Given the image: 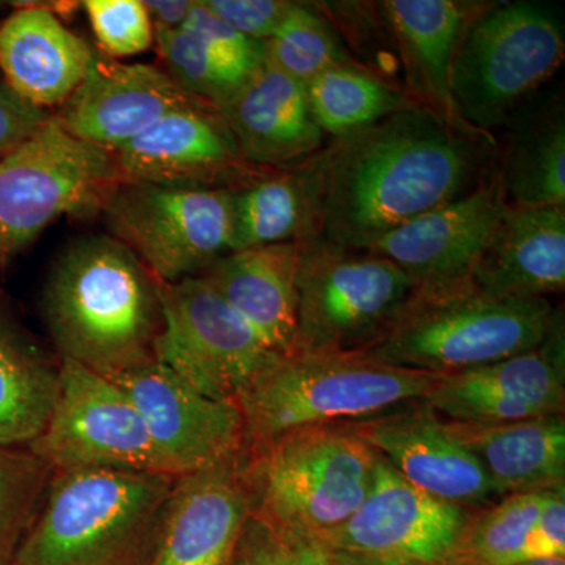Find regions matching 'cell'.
Returning <instances> with one entry per match:
<instances>
[{
	"instance_id": "cell-1",
	"label": "cell",
	"mask_w": 565,
	"mask_h": 565,
	"mask_svg": "<svg viewBox=\"0 0 565 565\" xmlns=\"http://www.w3.org/2000/svg\"><path fill=\"white\" fill-rule=\"evenodd\" d=\"M497 139L422 106L396 111L322 148L319 241L363 252L379 237L476 188Z\"/></svg>"
},
{
	"instance_id": "cell-7",
	"label": "cell",
	"mask_w": 565,
	"mask_h": 565,
	"mask_svg": "<svg viewBox=\"0 0 565 565\" xmlns=\"http://www.w3.org/2000/svg\"><path fill=\"white\" fill-rule=\"evenodd\" d=\"M564 57V20L552 6L484 3L465 28L452 62L457 117L471 131L494 139V129L533 102Z\"/></svg>"
},
{
	"instance_id": "cell-17",
	"label": "cell",
	"mask_w": 565,
	"mask_h": 565,
	"mask_svg": "<svg viewBox=\"0 0 565 565\" xmlns=\"http://www.w3.org/2000/svg\"><path fill=\"white\" fill-rule=\"evenodd\" d=\"M424 403L455 423H515L564 414V326L530 351L441 375Z\"/></svg>"
},
{
	"instance_id": "cell-23",
	"label": "cell",
	"mask_w": 565,
	"mask_h": 565,
	"mask_svg": "<svg viewBox=\"0 0 565 565\" xmlns=\"http://www.w3.org/2000/svg\"><path fill=\"white\" fill-rule=\"evenodd\" d=\"M497 299H546L565 288V207H509L471 274Z\"/></svg>"
},
{
	"instance_id": "cell-31",
	"label": "cell",
	"mask_w": 565,
	"mask_h": 565,
	"mask_svg": "<svg viewBox=\"0 0 565 565\" xmlns=\"http://www.w3.org/2000/svg\"><path fill=\"white\" fill-rule=\"evenodd\" d=\"M548 492V490H546ZM545 492L508 494L468 519L451 561L462 565H515L522 563L527 535L533 530Z\"/></svg>"
},
{
	"instance_id": "cell-21",
	"label": "cell",
	"mask_w": 565,
	"mask_h": 565,
	"mask_svg": "<svg viewBox=\"0 0 565 565\" xmlns=\"http://www.w3.org/2000/svg\"><path fill=\"white\" fill-rule=\"evenodd\" d=\"M221 111L245 161L262 169L299 166L323 148L307 87L267 58Z\"/></svg>"
},
{
	"instance_id": "cell-43",
	"label": "cell",
	"mask_w": 565,
	"mask_h": 565,
	"mask_svg": "<svg viewBox=\"0 0 565 565\" xmlns=\"http://www.w3.org/2000/svg\"><path fill=\"white\" fill-rule=\"evenodd\" d=\"M412 565H427V564H412Z\"/></svg>"
},
{
	"instance_id": "cell-26",
	"label": "cell",
	"mask_w": 565,
	"mask_h": 565,
	"mask_svg": "<svg viewBox=\"0 0 565 565\" xmlns=\"http://www.w3.org/2000/svg\"><path fill=\"white\" fill-rule=\"evenodd\" d=\"M448 424L501 498L565 487L564 414L515 423Z\"/></svg>"
},
{
	"instance_id": "cell-4",
	"label": "cell",
	"mask_w": 565,
	"mask_h": 565,
	"mask_svg": "<svg viewBox=\"0 0 565 565\" xmlns=\"http://www.w3.org/2000/svg\"><path fill=\"white\" fill-rule=\"evenodd\" d=\"M441 375L360 352L278 353L236 397L247 446L303 427L363 422L426 399Z\"/></svg>"
},
{
	"instance_id": "cell-20",
	"label": "cell",
	"mask_w": 565,
	"mask_h": 565,
	"mask_svg": "<svg viewBox=\"0 0 565 565\" xmlns=\"http://www.w3.org/2000/svg\"><path fill=\"white\" fill-rule=\"evenodd\" d=\"M245 451L178 476L150 565H228L253 512Z\"/></svg>"
},
{
	"instance_id": "cell-22",
	"label": "cell",
	"mask_w": 565,
	"mask_h": 565,
	"mask_svg": "<svg viewBox=\"0 0 565 565\" xmlns=\"http://www.w3.org/2000/svg\"><path fill=\"white\" fill-rule=\"evenodd\" d=\"M95 54L46 7H21L0 24V79L43 110L58 109L73 95Z\"/></svg>"
},
{
	"instance_id": "cell-25",
	"label": "cell",
	"mask_w": 565,
	"mask_h": 565,
	"mask_svg": "<svg viewBox=\"0 0 565 565\" xmlns=\"http://www.w3.org/2000/svg\"><path fill=\"white\" fill-rule=\"evenodd\" d=\"M300 248L285 243L230 252L200 274L278 353L296 345Z\"/></svg>"
},
{
	"instance_id": "cell-35",
	"label": "cell",
	"mask_w": 565,
	"mask_h": 565,
	"mask_svg": "<svg viewBox=\"0 0 565 565\" xmlns=\"http://www.w3.org/2000/svg\"><path fill=\"white\" fill-rule=\"evenodd\" d=\"M182 31L202 44L237 88L243 87L266 62V43L234 31L232 25L212 13L203 0H193Z\"/></svg>"
},
{
	"instance_id": "cell-36",
	"label": "cell",
	"mask_w": 565,
	"mask_h": 565,
	"mask_svg": "<svg viewBox=\"0 0 565 565\" xmlns=\"http://www.w3.org/2000/svg\"><path fill=\"white\" fill-rule=\"evenodd\" d=\"M84 9L106 57H131L154 43V29L141 0H88Z\"/></svg>"
},
{
	"instance_id": "cell-14",
	"label": "cell",
	"mask_w": 565,
	"mask_h": 565,
	"mask_svg": "<svg viewBox=\"0 0 565 565\" xmlns=\"http://www.w3.org/2000/svg\"><path fill=\"white\" fill-rule=\"evenodd\" d=\"M503 189L492 169L455 202L426 212L367 245L415 286V296H435L470 285L476 264L503 217Z\"/></svg>"
},
{
	"instance_id": "cell-33",
	"label": "cell",
	"mask_w": 565,
	"mask_h": 565,
	"mask_svg": "<svg viewBox=\"0 0 565 565\" xmlns=\"http://www.w3.org/2000/svg\"><path fill=\"white\" fill-rule=\"evenodd\" d=\"M51 476V468L31 449L0 446V565L13 563Z\"/></svg>"
},
{
	"instance_id": "cell-12",
	"label": "cell",
	"mask_w": 565,
	"mask_h": 565,
	"mask_svg": "<svg viewBox=\"0 0 565 565\" xmlns=\"http://www.w3.org/2000/svg\"><path fill=\"white\" fill-rule=\"evenodd\" d=\"M28 448L52 471L118 468L170 475L131 397L68 359H61V384L46 426Z\"/></svg>"
},
{
	"instance_id": "cell-34",
	"label": "cell",
	"mask_w": 565,
	"mask_h": 565,
	"mask_svg": "<svg viewBox=\"0 0 565 565\" xmlns=\"http://www.w3.org/2000/svg\"><path fill=\"white\" fill-rule=\"evenodd\" d=\"M154 29V47L161 68L182 92L221 110L239 88L226 76L206 50L188 32Z\"/></svg>"
},
{
	"instance_id": "cell-13",
	"label": "cell",
	"mask_w": 565,
	"mask_h": 565,
	"mask_svg": "<svg viewBox=\"0 0 565 565\" xmlns=\"http://www.w3.org/2000/svg\"><path fill=\"white\" fill-rule=\"evenodd\" d=\"M468 511L416 489L379 456L373 487L337 530L319 535L327 556L385 565H444L451 561Z\"/></svg>"
},
{
	"instance_id": "cell-2",
	"label": "cell",
	"mask_w": 565,
	"mask_h": 565,
	"mask_svg": "<svg viewBox=\"0 0 565 565\" xmlns=\"http://www.w3.org/2000/svg\"><path fill=\"white\" fill-rule=\"evenodd\" d=\"M43 315L61 359L111 379L154 362L161 282L110 234L81 237L52 266Z\"/></svg>"
},
{
	"instance_id": "cell-30",
	"label": "cell",
	"mask_w": 565,
	"mask_h": 565,
	"mask_svg": "<svg viewBox=\"0 0 565 565\" xmlns=\"http://www.w3.org/2000/svg\"><path fill=\"white\" fill-rule=\"evenodd\" d=\"M305 87L316 125L333 139L351 136L396 111L418 106L407 92L353 62L323 71Z\"/></svg>"
},
{
	"instance_id": "cell-16",
	"label": "cell",
	"mask_w": 565,
	"mask_h": 565,
	"mask_svg": "<svg viewBox=\"0 0 565 565\" xmlns=\"http://www.w3.org/2000/svg\"><path fill=\"white\" fill-rule=\"evenodd\" d=\"M114 156L121 182L237 189L270 172L245 161L222 111L210 104L167 115Z\"/></svg>"
},
{
	"instance_id": "cell-6",
	"label": "cell",
	"mask_w": 565,
	"mask_h": 565,
	"mask_svg": "<svg viewBox=\"0 0 565 565\" xmlns=\"http://www.w3.org/2000/svg\"><path fill=\"white\" fill-rule=\"evenodd\" d=\"M377 460L351 423L303 427L247 446L252 516L318 539L362 505Z\"/></svg>"
},
{
	"instance_id": "cell-41",
	"label": "cell",
	"mask_w": 565,
	"mask_h": 565,
	"mask_svg": "<svg viewBox=\"0 0 565 565\" xmlns=\"http://www.w3.org/2000/svg\"><path fill=\"white\" fill-rule=\"evenodd\" d=\"M152 28L180 31L191 13L193 0H145Z\"/></svg>"
},
{
	"instance_id": "cell-27",
	"label": "cell",
	"mask_w": 565,
	"mask_h": 565,
	"mask_svg": "<svg viewBox=\"0 0 565 565\" xmlns=\"http://www.w3.org/2000/svg\"><path fill=\"white\" fill-rule=\"evenodd\" d=\"M322 150L233 189L232 252L308 243L321 234Z\"/></svg>"
},
{
	"instance_id": "cell-46",
	"label": "cell",
	"mask_w": 565,
	"mask_h": 565,
	"mask_svg": "<svg viewBox=\"0 0 565 565\" xmlns=\"http://www.w3.org/2000/svg\"><path fill=\"white\" fill-rule=\"evenodd\" d=\"M0 82H2V79H0Z\"/></svg>"
},
{
	"instance_id": "cell-29",
	"label": "cell",
	"mask_w": 565,
	"mask_h": 565,
	"mask_svg": "<svg viewBox=\"0 0 565 565\" xmlns=\"http://www.w3.org/2000/svg\"><path fill=\"white\" fill-rule=\"evenodd\" d=\"M61 384L55 363L0 310V446L28 448L50 418Z\"/></svg>"
},
{
	"instance_id": "cell-15",
	"label": "cell",
	"mask_w": 565,
	"mask_h": 565,
	"mask_svg": "<svg viewBox=\"0 0 565 565\" xmlns=\"http://www.w3.org/2000/svg\"><path fill=\"white\" fill-rule=\"evenodd\" d=\"M110 381L131 397L170 475L212 467L247 448L236 401L204 396L156 360Z\"/></svg>"
},
{
	"instance_id": "cell-18",
	"label": "cell",
	"mask_w": 565,
	"mask_h": 565,
	"mask_svg": "<svg viewBox=\"0 0 565 565\" xmlns=\"http://www.w3.org/2000/svg\"><path fill=\"white\" fill-rule=\"evenodd\" d=\"M351 424L405 481L437 500L468 509L501 498L479 460L424 401Z\"/></svg>"
},
{
	"instance_id": "cell-9",
	"label": "cell",
	"mask_w": 565,
	"mask_h": 565,
	"mask_svg": "<svg viewBox=\"0 0 565 565\" xmlns=\"http://www.w3.org/2000/svg\"><path fill=\"white\" fill-rule=\"evenodd\" d=\"M414 296L411 278L382 256L319 239L302 243L294 351H360L388 329Z\"/></svg>"
},
{
	"instance_id": "cell-11",
	"label": "cell",
	"mask_w": 565,
	"mask_h": 565,
	"mask_svg": "<svg viewBox=\"0 0 565 565\" xmlns=\"http://www.w3.org/2000/svg\"><path fill=\"white\" fill-rule=\"evenodd\" d=\"M161 300L154 360L204 396L236 401L278 355L202 275L161 285Z\"/></svg>"
},
{
	"instance_id": "cell-37",
	"label": "cell",
	"mask_w": 565,
	"mask_h": 565,
	"mask_svg": "<svg viewBox=\"0 0 565 565\" xmlns=\"http://www.w3.org/2000/svg\"><path fill=\"white\" fill-rule=\"evenodd\" d=\"M236 565H333L311 535L250 516L236 548Z\"/></svg>"
},
{
	"instance_id": "cell-19",
	"label": "cell",
	"mask_w": 565,
	"mask_h": 565,
	"mask_svg": "<svg viewBox=\"0 0 565 565\" xmlns=\"http://www.w3.org/2000/svg\"><path fill=\"white\" fill-rule=\"evenodd\" d=\"M196 104L206 103L182 92L161 66L96 52L87 76L54 117L76 139L115 152L167 115Z\"/></svg>"
},
{
	"instance_id": "cell-3",
	"label": "cell",
	"mask_w": 565,
	"mask_h": 565,
	"mask_svg": "<svg viewBox=\"0 0 565 565\" xmlns=\"http://www.w3.org/2000/svg\"><path fill=\"white\" fill-rule=\"evenodd\" d=\"M177 478L118 468L52 471L11 565H150Z\"/></svg>"
},
{
	"instance_id": "cell-5",
	"label": "cell",
	"mask_w": 565,
	"mask_h": 565,
	"mask_svg": "<svg viewBox=\"0 0 565 565\" xmlns=\"http://www.w3.org/2000/svg\"><path fill=\"white\" fill-rule=\"evenodd\" d=\"M563 326V310L548 299H497L468 285L412 297L381 337L355 352L388 366L448 375L530 351Z\"/></svg>"
},
{
	"instance_id": "cell-38",
	"label": "cell",
	"mask_w": 565,
	"mask_h": 565,
	"mask_svg": "<svg viewBox=\"0 0 565 565\" xmlns=\"http://www.w3.org/2000/svg\"><path fill=\"white\" fill-rule=\"evenodd\" d=\"M203 2L212 13L232 25L234 31L263 43L273 39L294 3L291 0H203Z\"/></svg>"
},
{
	"instance_id": "cell-45",
	"label": "cell",
	"mask_w": 565,
	"mask_h": 565,
	"mask_svg": "<svg viewBox=\"0 0 565 565\" xmlns=\"http://www.w3.org/2000/svg\"><path fill=\"white\" fill-rule=\"evenodd\" d=\"M0 262H2V258H0Z\"/></svg>"
},
{
	"instance_id": "cell-24",
	"label": "cell",
	"mask_w": 565,
	"mask_h": 565,
	"mask_svg": "<svg viewBox=\"0 0 565 565\" xmlns=\"http://www.w3.org/2000/svg\"><path fill=\"white\" fill-rule=\"evenodd\" d=\"M482 6L459 0L381 3L403 62L408 98L467 131L471 129L459 120L452 103L451 70L465 28Z\"/></svg>"
},
{
	"instance_id": "cell-10",
	"label": "cell",
	"mask_w": 565,
	"mask_h": 565,
	"mask_svg": "<svg viewBox=\"0 0 565 565\" xmlns=\"http://www.w3.org/2000/svg\"><path fill=\"white\" fill-rule=\"evenodd\" d=\"M161 285L200 275L232 252L233 189L120 182L103 211Z\"/></svg>"
},
{
	"instance_id": "cell-44",
	"label": "cell",
	"mask_w": 565,
	"mask_h": 565,
	"mask_svg": "<svg viewBox=\"0 0 565 565\" xmlns=\"http://www.w3.org/2000/svg\"><path fill=\"white\" fill-rule=\"evenodd\" d=\"M228 565H236V564H234L233 561H232V563H230Z\"/></svg>"
},
{
	"instance_id": "cell-39",
	"label": "cell",
	"mask_w": 565,
	"mask_h": 565,
	"mask_svg": "<svg viewBox=\"0 0 565 565\" xmlns=\"http://www.w3.org/2000/svg\"><path fill=\"white\" fill-rule=\"evenodd\" d=\"M565 555V487L545 492L544 503L527 535L522 563L535 557Z\"/></svg>"
},
{
	"instance_id": "cell-32",
	"label": "cell",
	"mask_w": 565,
	"mask_h": 565,
	"mask_svg": "<svg viewBox=\"0 0 565 565\" xmlns=\"http://www.w3.org/2000/svg\"><path fill=\"white\" fill-rule=\"evenodd\" d=\"M266 58L305 85L323 71L352 62L332 21L300 2L292 3L273 39L266 41Z\"/></svg>"
},
{
	"instance_id": "cell-8",
	"label": "cell",
	"mask_w": 565,
	"mask_h": 565,
	"mask_svg": "<svg viewBox=\"0 0 565 565\" xmlns=\"http://www.w3.org/2000/svg\"><path fill=\"white\" fill-rule=\"evenodd\" d=\"M114 152L50 120L0 159V258L31 245L63 215L93 217L120 184Z\"/></svg>"
},
{
	"instance_id": "cell-42",
	"label": "cell",
	"mask_w": 565,
	"mask_h": 565,
	"mask_svg": "<svg viewBox=\"0 0 565 565\" xmlns=\"http://www.w3.org/2000/svg\"><path fill=\"white\" fill-rule=\"evenodd\" d=\"M515 565H565L564 557H535Z\"/></svg>"
},
{
	"instance_id": "cell-40",
	"label": "cell",
	"mask_w": 565,
	"mask_h": 565,
	"mask_svg": "<svg viewBox=\"0 0 565 565\" xmlns=\"http://www.w3.org/2000/svg\"><path fill=\"white\" fill-rule=\"evenodd\" d=\"M51 115V111L24 102L0 82V159L39 131Z\"/></svg>"
},
{
	"instance_id": "cell-28",
	"label": "cell",
	"mask_w": 565,
	"mask_h": 565,
	"mask_svg": "<svg viewBox=\"0 0 565 565\" xmlns=\"http://www.w3.org/2000/svg\"><path fill=\"white\" fill-rule=\"evenodd\" d=\"M531 103V102H530ZM523 106L508 121L494 172L505 204L516 210L565 207V111L563 96Z\"/></svg>"
}]
</instances>
